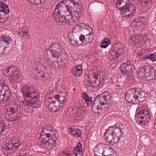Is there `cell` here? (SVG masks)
I'll return each instance as SVG.
<instances>
[{"label":"cell","mask_w":156,"mask_h":156,"mask_svg":"<svg viewBox=\"0 0 156 156\" xmlns=\"http://www.w3.org/2000/svg\"><path fill=\"white\" fill-rule=\"evenodd\" d=\"M83 12L82 5L74 0H63L55 8L53 17L58 23L71 25L79 20Z\"/></svg>","instance_id":"6da1fadb"},{"label":"cell","mask_w":156,"mask_h":156,"mask_svg":"<svg viewBox=\"0 0 156 156\" xmlns=\"http://www.w3.org/2000/svg\"><path fill=\"white\" fill-rule=\"evenodd\" d=\"M68 39L70 43L75 47L89 44L94 39L93 29L85 23L78 24L69 33Z\"/></svg>","instance_id":"7a4b0ae2"},{"label":"cell","mask_w":156,"mask_h":156,"mask_svg":"<svg viewBox=\"0 0 156 156\" xmlns=\"http://www.w3.org/2000/svg\"><path fill=\"white\" fill-rule=\"evenodd\" d=\"M45 56L49 64L55 68L65 67L69 62L67 53L58 43L53 44L46 49Z\"/></svg>","instance_id":"3957f363"},{"label":"cell","mask_w":156,"mask_h":156,"mask_svg":"<svg viewBox=\"0 0 156 156\" xmlns=\"http://www.w3.org/2000/svg\"><path fill=\"white\" fill-rule=\"evenodd\" d=\"M66 97V91L62 88H56L50 91L45 97L46 107L52 113L57 112L63 106Z\"/></svg>","instance_id":"277c9868"},{"label":"cell","mask_w":156,"mask_h":156,"mask_svg":"<svg viewBox=\"0 0 156 156\" xmlns=\"http://www.w3.org/2000/svg\"><path fill=\"white\" fill-rule=\"evenodd\" d=\"M57 137L55 130L51 126H45L40 135L41 146L47 150H50L55 147Z\"/></svg>","instance_id":"5b68a950"},{"label":"cell","mask_w":156,"mask_h":156,"mask_svg":"<svg viewBox=\"0 0 156 156\" xmlns=\"http://www.w3.org/2000/svg\"><path fill=\"white\" fill-rule=\"evenodd\" d=\"M111 98V96L108 92H105L100 94L94 101L92 111L96 114L104 113L109 107Z\"/></svg>","instance_id":"8992f818"},{"label":"cell","mask_w":156,"mask_h":156,"mask_svg":"<svg viewBox=\"0 0 156 156\" xmlns=\"http://www.w3.org/2000/svg\"><path fill=\"white\" fill-rule=\"evenodd\" d=\"M147 97V94L139 88H131L126 92V100L131 104H137L143 102Z\"/></svg>","instance_id":"52a82bcc"},{"label":"cell","mask_w":156,"mask_h":156,"mask_svg":"<svg viewBox=\"0 0 156 156\" xmlns=\"http://www.w3.org/2000/svg\"><path fill=\"white\" fill-rule=\"evenodd\" d=\"M122 135V129L117 126L109 127L104 135V138L107 142L114 145L119 141Z\"/></svg>","instance_id":"ba28073f"},{"label":"cell","mask_w":156,"mask_h":156,"mask_svg":"<svg viewBox=\"0 0 156 156\" xmlns=\"http://www.w3.org/2000/svg\"><path fill=\"white\" fill-rule=\"evenodd\" d=\"M20 113V106L17 101L10 102L5 108V117L9 121H14L17 119Z\"/></svg>","instance_id":"9c48e42d"},{"label":"cell","mask_w":156,"mask_h":156,"mask_svg":"<svg viewBox=\"0 0 156 156\" xmlns=\"http://www.w3.org/2000/svg\"><path fill=\"white\" fill-rule=\"evenodd\" d=\"M22 93L25 100L30 104H35L39 99L38 92L31 86L27 85L23 86L22 88Z\"/></svg>","instance_id":"30bf717a"},{"label":"cell","mask_w":156,"mask_h":156,"mask_svg":"<svg viewBox=\"0 0 156 156\" xmlns=\"http://www.w3.org/2000/svg\"><path fill=\"white\" fill-rule=\"evenodd\" d=\"M156 73L154 68L149 65L144 66L139 69L138 77L142 81L148 82L156 77Z\"/></svg>","instance_id":"8fae6325"},{"label":"cell","mask_w":156,"mask_h":156,"mask_svg":"<svg viewBox=\"0 0 156 156\" xmlns=\"http://www.w3.org/2000/svg\"><path fill=\"white\" fill-rule=\"evenodd\" d=\"M102 74L98 70H90L86 76V82L91 87H97L101 83Z\"/></svg>","instance_id":"7c38bea8"},{"label":"cell","mask_w":156,"mask_h":156,"mask_svg":"<svg viewBox=\"0 0 156 156\" xmlns=\"http://www.w3.org/2000/svg\"><path fill=\"white\" fill-rule=\"evenodd\" d=\"M94 153L96 156H116L117 153L112 148L106 144L100 143L94 149Z\"/></svg>","instance_id":"4fadbf2b"},{"label":"cell","mask_w":156,"mask_h":156,"mask_svg":"<svg viewBox=\"0 0 156 156\" xmlns=\"http://www.w3.org/2000/svg\"><path fill=\"white\" fill-rule=\"evenodd\" d=\"M151 116L148 111L143 110L139 112L136 116V121L141 126L147 125L150 120Z\"/></svg>","instance_id":"5bb4252c"},{"label":"cell","mask_w":156,"mask_h":156,"mask_svg":"<svg viewBox=\"0 0 156 156\" xmlns=\"http://www.w3.org/2000/svg\"><path fill=\"white\" fill-rule=\"evenodd\" d=\"M20 146V142L17 138L12 137L8 140L3 144V147L5 149L13 150L18 148Z\"/></svg>","instance_id":"9a60e30c"},{"label":"cell","mask_w":156,"mask_h":156,"mask_svg":"<svg viewBox=\"0 0 156 156\" xmlns=\"http://www.w3.org/2000/svg\"><path fill=\"white\" fill-rule=\"evenodd\" d=\"M3 74L6 77L9 78H18L20 76V73L18 68L14 66H12L5 69Z\"/></svg>","instance_id":"2e32d148"},{"label":"cell","mask_w":156,"mask_h":156,"mask_svg":"<svg viewBox=\"0 0 156 156\" xmlns=\"http://www.w3.org/2000/svg\"><path fill=\"white\" fill-rule=\"evenodd\" d=\"M11 96V91L8 86L2 84L1 86L0 101L2 104L8 102Z\"/></svg>","instance_id":"e0dca14e"},{"label":"cell","mask_w":156,"mask_h":156,"mask_svg":"<svg viewBox=\"0 0 156 156\" xmlns=\"http://www.w3.org/2000/svg\"><path fill=\"white\" fill-rule=\"evenodd\" d=\"M34 75L36 78L41 81L48 79L50 76V71L44 67L37 68L34 71Z\"/></svg>","instance_id":"ac0fdd59"},{"label":"cell","mask_w":156,"mask_h":156,"mask_svg":"<svg viewBox=\"0 0 156 156\" xmlns=\"http://www.w3.org/2000/svg\"><path fill=\"white\" fill-rule=\"evenodd\" d=\"M136 8L132 4H129L121 9V14L124 18H128L134 15Z\"/></svg>","instance_id":"d6986e66"},{"label":"cell","mask_w":156,"mask_h":156,"mask_svg":"<svg viewBox=\"0 0 156 156\" xmlns=\"http://www.w3.org/2000/svg\"><path fill=\"white\" fill-rule=\"evenodd\" d=\"M123 52V46L121 44H117L114 45L110 51L111 59H115L120 56Z\"/></svg>","instance_id":"ffe728a7"},{"label":"cell","mask_w":156,"mask_h":156,"mask_svg":"<svg viewBox=\"0 0 156 156\" xmlns=\"http://www.w3.org/2000/svg\"><path fill=\"white\" fill-rule=\"evenodd\" d=\"M10 10L9 7L2 2L1 3V22H4L8 20Z\"/></svg>","instance_id":"44dd1931"},{"label":"cell","mask_w":156,"mask_h":156,"mask_svg":"<svg viewBox=\"0 0 156 156\" xmlns=\"http://www.w3.org/2000/svg\"><path fill=\"white\" fill-rule=\"evenodd\" d=\"M147 23V20L143 17H140L133 20L131 23V27L136 29H140L144 27Z\"/></svg>","instance_id":"7402d4cb"},{"label":"cell","mask_w":156,"mask_h":156,"mask_svg":"<svg viewBox=\"0 0 156 156\" xmlns=\"http://www.w3.org/2000/svg\"><path fill=\"white\" fill-rule=\"evenodd\" d=\"M135 69V66L129 63L123 64L120 66V71L124 74L129 75L132 74Z\"/></svg>","instance_id":"603a6c76"},{"label":"cell","mask_w":156,"mask_h":156,"mask_svg":"<svg viewBox=\"0 0 156 156\" xmlns=\"http://www.w3.org/2000/svg\"><path fill=\"white\" fill-rule=\"evenodd\" d=\"M147 37L146 35L143 34H136L133 35L131 37V40L137 46L138 45H141L145 43L147 40Z\"/></svg>","instance_id":"cb8c5ba5"},{"label":"cell","mask_w":156,"mask_h":156,"mask_svg":"<svg viewBox=\"0 0 156 156\" xmlns=\"http://www.w3.org/2000/svg\"><path fill=\"white\" fill-rule=\"evenodd\" d=\"M11 39L7 35H3L1 38V54H2L5 52L8 45L11 41Z\"/></svg>","instance_id":"d4e9b609"},{"label":"cell","mask_w":156,"mask_h":156,"mask_svg":"<svg viewBox=\"0 0 156 156\" xmlns=\"http://www.w3.org/2000/svg\"><path fill=\"white\" fill-rule=\"evenodd\" d=\"M72 74L76 77H80L83 73V68L82 66L76 65L73 66L71 70Z\"/></svg>","instance_id":"484cf974"},{"label":"cell","mask_w":156,"mask_h":156,"mask_svg":"<svg viewBox=\"0 0 156 156\" xmlns=\"http://www.w3.org/2000/svg\"><path fill=\"white\" fill-rule=\"evenodd\" d=\"M68 132H69V134H71L73 136L76 137H81L82 136V131L78 129L70 128L68 129Z\"/></svg>","instance_id":"4316f807"},{"label":"cell","mask_w":156,"mask_h":156,"mask_svg":"<svg viewBox=\"0 0 156 156\" xmlns=\"http://www.w3.org/2000/svg\"><path fill=\"white\" fill-rule=\"evenodd\" d=\"M129 0H118L116 3V6L118 9H122L129 4Z\"/></svg>","instance_id":"83f0119b"},{"label":"cell","mask_w":156,"mask_h":156,"mask_svg":"<svg viewBox=\"0 0 156 156\" xmlns=\"http://www.w3.org/2000/svg\"><path fill=\"white\" fill-rule=\"evenodd\" d=\"M83 150L82 144L78 143L73 150V153L75 156H81L83 154Z\"/></svg>","instance_id":"f1b7e54d"},{"label":"cell","mask_w":156,"mask_h":156,"mask_svg":"<svg viewBox=\"0 0 156 156\" xmlns=\"http://www.w3.org/2000/svg\"><path fill=\"white\" fill-rule=\"evenodd\" d=\"M29 33V29L26 26L22 27L19 30V33L21 36H24Z\"/></svg>","instance_id":"f546056e"},{"label":"cell","mask_w":156,"mask_h":156,"mask_svg":"<svg viewBox=\"0 0 156 156\" xmlns=\"http://www.w3.org/2000/svg\"><path fill=\"white\" fill-rule=\"evenodd\" d=\"M82 97H83V99H84L87 105H89L92 102V98L89 97L88 94L87 93H83L82 94Z\"/></svg>","instance_id":"4dcf8cb0"},{"label":"cell","mask_w":156,"mask_h":156,"mask_svg":"<svg viewBox=\"0 0 156 156\" xmlns=\"http://www.w3.org/2000/svg\"><path fill=\"white\" fill-rule=\"evenodd\" d=\"M110 44V40H109V39H108V38H105V39H104V40L102 41V43H101V45H100V46H101L102 48L105 49L107 47H108Z\"/></svg>","instance_id":"1f68e13d"},{"label":"cell","mask_w":156,"mask_h":156,"mask_svg":"<svg viewBox=\"0 0 156 156\" xmlns=\"http://www.w3.org/2000/svg\"><path fill=\"white\" fill-rule=\"evenodd\" d=\"M27 1L33 5H38L44 3L45 0H27Z\"/></svg>","instance_id":"d6a6232c"},{"label":"cell","mask_w":156,"mask_h":156,"mask_svg":"<svg viewBox=\"0 0 156 156\" xmlns=\"http://www.w3.org/2000/svg\"><path fill=\"white\" fill-rule=\"evenodd\" d=\"M138 1L140 4L143 7L147 6L151 1V0H138Z\"/></svg>","instance_id":"836d02e7"},{"label":"cell","mask_w":156,"mask_h":156,"mask_svg":"<svg viewBox=\"0 0 156 156\" xmlns=\"http://www.w3.org/2000/svg\"><path fill=\"white\" fill-rule=\"evenodd\" d=\"M146 58L149 59V60H150L151 61H152V62H155V61H156V53L152 54L150 55L147 56Z\"/></svg>","instance_id":"e575fe53"},{"label":"cell","mask_w":156,"mask_h":156,"mask_svg":"<svg viewBox=\"0 0 156 156\" xmlns=\"http://www.w3.org/2000/svg\"><path fill=\"white\" fill-rule=\"evenodd\" d=\"M5 128H6V126H5V123L2 119H1V134H2V132L4 131Z\"/></svg>","instance_id":"d590c367"},{"label":"cell","mask_w":156,"mask_h":156,"mask_svg":"<svg viewBox=\"0 0 156 156\" xmlns=\"http://www.w3.org/2000/svg\"><path fill=\"white\" fill-rule=\"evenodd\" d=\"M62 155H71V154H70V152H69V151H64V152H62Z\"/></svg>","instance_id":"8d00e7d4"},{"label":"cell","mask_w":156,"mask_h":156,"mask_svg":"<svg viewBox=\"0 0 156 156\" xmlns=\"http://www.w3.org/2000/svg\"><path fill=\"white\" fill-rule=\"evenodd\" d=\"M154 127L156 129V121H155V124H154Z\"/></svg>","instance_id":"74e56055"},{"label":"cell","mask_w":156,"mask_h":156,"mask_svg":"<svg viewBox=\"0 0 156 156\" xmlns=\"http://www.w3.org/2000/svg\"><path fill=\"white\" fill-rule=\"evenodd\" d=\"M1 2H5L6 0H1Z\"/></svg>","instance_id":"f35d334b"},{"label":"cell","mask_w":156,"mask_h":156,"mask_svg":"<svg viewBox=\"0 0 156 156\" xmlns=\"http://www.w3.org/2000/svg\"></svg>","instance_id":"ab89813d"}]
</instances>
